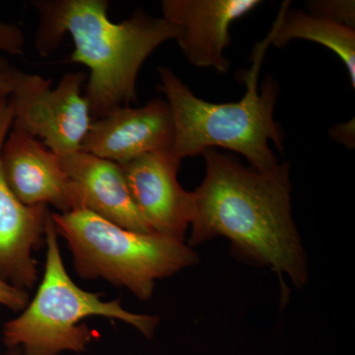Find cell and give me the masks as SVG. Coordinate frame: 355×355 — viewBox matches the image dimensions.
<instances>
[{
	"instance_id": "ba28073f",
	"label": "cell",
	"mask_w": 355,
	"mask_h": 355,
	"mask_svg": "<svg viewBox=\"0 0 355 355\" xmlns=\"http://www.w3.org/2000/svg\"><path fill=\"white\" fill-rule=\"evenodd\" d=\"M181 161L168 151L120 166L133 202L154 232L184 241L193 219V195L178 181Z\"/></svg>"
},
{
	"instance_id": "9c48e42d",
	"label": "cell",
	"mask_w": 355,
	"mask_h": 355,
	"mask_svg": "<svg viewBox=\"0 0 355 355\" xmlns=\"http://www.w3.org/2000/svg\"><path fill=\"white\" fill-rule=\"evenodd\" d=\"M259 0H163L162 17L180 30L177 41L184 58L196 67L227 73L225 57L231 25L260 6Z\"/></svg>"
},
{
	"instance_id": "8fae6325",
	"label": "cell",
	"mask_w": 355,
	"mask_h": 355,
	"mask_svg": "<svg viewBox=\"0 0 355 355\" xmlns=\"http://www.w3.org/2000/svg\"><path fill=\"white\" fill-rule=\"evenodd\" d=\"M14 111L9 100L0 104V153L12 127ZM48 205L27 207L9 189L0 161V277L18 287L32 288L38 280L33 250L46 242Z\"/></svg>"
},
{
	"instance_id": "5bb4252c",
	"label": "cell",
	"mask_w": 355,
	"mask_h": 355,
	"mask_svg": "<svg viewBox=\"0 0 355 355\" xmlns=\"http://www.w3.org/2000/svg\"><path fill=\"white\" fill-rule=\"evenodd\" d=\"M309 13L322 16L355 29L354 0H317L306 2Z\"/></svg>"
},
{
	"instance_id": "6da1fadb",
	"label": "cell",
	"mask_w": 355,
	"mask_h": 355,
	"mask_svg": "<svg viewBox=\"0 0 355 355\" xmlns=\"http://www.w3.org/2000/svg\"><path fill=\"white\" fill-rule=\"evenodd\" d=\"M205 177L193 191L191 245L227 238L242 258L270 268L301 287L307 282L304 250L291 214L289 164L261 173L228 154L207 149Z\"/></svg>"
},
{
	"instance_id": "30bf717a",
	"label": "cell",
	"mask_w": 355,
	"mask_h": 355,
	"mask_svg": "<svg viewBox=\"0 0 355 355\" xmlns=\"http://www.w3.org/2000/svg\"><path fill=\"white\" fill-rule=\"evenodd\" d=\"M0 161L9 189L23 205H51L60 214L78 210L73 184L62 157L41 140L13 128L4 140Z\"/></svg>"
},
{
	"instance_id": "2e32d148",
	"label": "cell",
	"mask_w": 355,
	"mask_h": 355,
	"mask_svg": "<svg viewBox=\"0 0 355 355\" xmlns=\"http://www.w3.org/2000/svg\"><path fill=\"white\" fill-rule=\"evenodd\" d=\"M24 46L25 37L19 26L0 22V51L17 55Z\"/></svg>"
},
{
	"instance_id": "4fadbf2b",
	"label": "cell",
	"mask_w": 355,
	"mask_h": 355,
	"mask_svg": "<svg viewBox=\"0 0 355 355\" xmlns=\"http://www.w3.org/2000/svg\"><path fill=\"white\" fill-rule=\"evenodd\" d=\"M282 7L279 19L270 33V44L282 48L292 40H307L323 44L343 60L355 87V29L335 21L301 10Z\"/></svg>"
},
{
	"instance_id": "277c9868",
	"label": "cell",
	"mask_w": 355,
	"mask_h": 355,
	"mask_svg": "<svg viewBox=\"0 0 355 355\" xmlns=\"http://www.w3.org/2000/svg\"><path fill=\"white\" fill-rule=\"evenodd\" d=\"M57 234L69 244L79 277L103 279L148 300L156 282L196 265L184 241L121 227L88 210L51 214Z\"/></svg>"
},
{
	"instance_id": "5b68a950",
	"label": "cell",
	"mask_w": 355,
	"mask_h": 355,
	"mask_svg": "<svg viewBox=\"0 0 355 355\" xmlns=\"http://www.w3.org/2000/svg\"><path fill=\"white\" fill-rule=\"evenodd\" d=\"M51 214L46 220V270L38 291L19 317L4 324L3 342L19 347L23 355H58L64 350L83 352L95 335L85 318L101 316L132 324L147 338L159 319L123 309L120 300L103 301L98 293L77 286L62 263Z\"/></svg>"
},
{
	"instance_id": "ac0fdd59",
	"label": "cell",
	"mask_w": 355,
	"mask_h": 355,
	"mask_svg": "<svg viewBox=\"0 0 355 355\" xmlns=\"http://www.w3.org/2000/svg\"><path fill=\"white\" fill-rule=\"evenodd\" d=\"M354 120L335 125L333 130H331V137L349 148L354 146Z\"/></svg>"
},
{
	"instance_id": "e0dca14e",
	"label": "cell",
	"mask_w": 355,
	"mask_h": 355,
	"mask_svg": "<svg viewBox=\"0 0 355 355\" xmlns=\"http://www.w3.org/2000/svg\"><path fill=\"white\" fill-rule=\"evenodd\" d=\"M29 303V293L8 284L0 277V304L14 311L24 310Z\"/></svg>"
},
{
	"instance_id": "8992f818",
	"label": "cell",
	"mask_w": 355,
	"mask_h": 355,
	"mask_svg": "<svg viewBox=\"0 0 355 355\" xmlns=\"http://www.w3.org/2000/svg\"><path fill=\"white\" fill-rule=\"evenodd\" d=\"M86 79L84 72H69L51 88V80L25 73L9 98L13 128L40 139L60 157L80 151L93 121L87 100L81 94Z\"/></svg>"
},
{
	"instance_id": "7c38bea8",
	"label": "cell",
	"mask_w": 355,
	"mask_h": 355,
	"mask_svg": "<svg viewBox=\"0 0 355 355\" xmlns=\"http://www.w3.org/2000/svg\"><path fill=\"white\" fill-rule=\"evenodd\" d=\"M62 161L73 184L78 210L135 232H154L133 202L120 165L84 151Z\"/></svg>"
},
{
	"instance_id": "9a60e30c",
	"label": "cell",
	"mask_w": 355,
	"mask_h": 355,
	"mask_svg": "<svg viewBox=\"0 0 355 355\" xmlns=\"http://www.w3.org/2000/svg\"><path fill=\"white\" fill-rule=\"evenodd\" d=\"M24 74L6 58L0 57V104L12 96Z\"/></svg>"
},
{
	"instance_id": "52a82bcc",
	"label": "cell",
	"mask_w": 355,
	"mask_h": 355,
	"mask_svg": "<svg viewBox=\"0 0 355 355\" xmlns=\"http://www.w3.org/2000/svg\"><path fill=\"white\" fill-rule=\"evenodd\" d=\"M174 137L169 104L155 98L137 108L120 107L92 121L80 151L123 165L144 154L171 151Z\"/></svg>"
},
{
	"instance_id": "3957f363",
	"label": "cell",
	"mask_w": 355,
	"mask_h": 355,
	"mask_svg": "<svg viewBox=\"0 0 355 355\" xmlns=\"http://www.w3.org/2000/svg\"><path fill=\"white\" fill-rule=\"evenodd\" d=\"M270 38L259 46L253 69L245 77L247 92L240 101L214 104L197 97L169 67H159V90L171 109L175 137L172 153L180 160L216 147L241 154L253 169L266 173L279 164L272 141L284 153V135L273 119L279 86L268 76L258 90L261 60Z\"/></svg>"
},
{
	"instance_id": "7a4b0ae2",
	"label": "cell",
	"mask_w": 355,
	"mask_h": 355,
	"mask_svg": "<svg viewBox=\"0 0 355 355\" xmlns=\"http://www.w3.org/2000/svg\"><path fill=\"white\" fill-rule=\"evenodd\" d=\"M40 15L36 46L42 55L57 50L71 36V62L90 70L85 98L91 116H106L137 101L142 64L158 46L177 40L180 30L164 18L137 11L128 19H109L107 0H35Z\"/></svg>"
},
{
	"instance_id": "d6986e66",
	"label": "cell",
	"mask_w": 355,
	"mask_h": 355,
	"mask_svg": "<svg viewBox=\"0 0 355 355\" xmlns=\"http://www.w3.org/2000/svg\"><path fill=\"white\" fill-rule=\"evenodd\" d=\"M21 352H22V350H21V349H16L6 355H22V354H21Z\"/></svg>"
}]
</instances>
